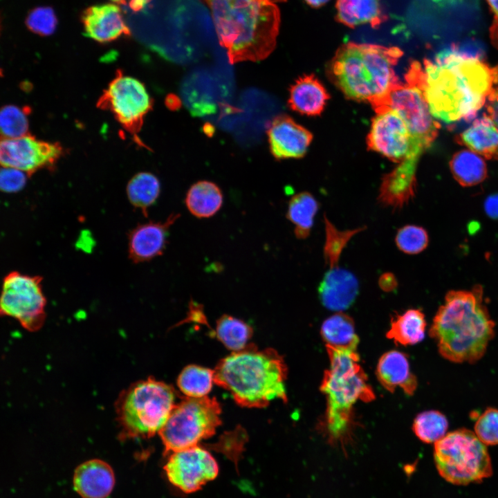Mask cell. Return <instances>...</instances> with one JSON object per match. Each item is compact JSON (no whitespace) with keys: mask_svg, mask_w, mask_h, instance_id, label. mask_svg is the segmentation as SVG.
<instances>
[{"mask_svg":"<svg viewBox=\"0 0 498 498\" xmlns=\"http://www.w3.org/2000/svg\"><path fill=\"white\" fill-rule=\"evenodd\" d=\"M407 72L422 89L433 117L448 123L473 117L498 78L497 68L451 50L439 53L434 62L425 60L423 68L412 62Z\"/></svg>","mask_w":498,"mask_h":498,"instance_id":"6da1fadb","label":"cell"},{"mask_svg":"<svg viewBox=\"0 0 498 498\" xmlns=\"http://www.w3.org/2000/svg\"><path fill=\"white\" fill-rule=\"evenodd\" d=\"M220 44L232 64L257 62L275 49L280 25L278 7L268 0H205Z\"/></svg>","mask_w":498,"mask_h":498,"instance_id":"7a4b0ae2","label":"cell"},{"mask_svg":"<svg viewBox=\"0 0 498 498\" xmlns=\"http://www.w3.org/2000/svg\"><path fill=\"white\" fill-rule=\"evenodd\" d=\"M495 322L483 303V290H450L429 330L439 353L453 362L474 363L486 353Z\"/></svg>","mask_w":498,"mask_h":498,"instance_id":"3957f363","label":"cell"},{"mask_svg":"<svg viewBox=\"0 0 498 498\" xmlns=\"http://www.w3.org/2000/svg\"><path fill=\"white\" fill-rule=\"evenodd\" d=\"M403 54L396 46L348 42L330 62L329 76L346 98L367 102L376 112L399 82L394 68Z\"/></svg>","mask_w":498,"mask_h":498,"instance_id":"277c9868","label":"cell"},{"mask_svg":"<svg viewBox=\"0 0 498 498\" xmlns=\"http://www.w3.org/2000/svg\"><path fill=\"white\" fill-rule=\"evenodd\" d=\"M287 372L285 361L276 350H259L248 344L218 362L214 382L228 390L237 405L262 408L275 399L287 401Z\"/></svg>","mask_w":498,"mask_h":498,"instance_id":"5b68a950","label":"cell"},{"mask_svg":"<svg viewBox=\"0 0 498 498\" xmlns=\"http://www.w3.org/2000/svg\"><path fill=\"white\" fill-rule=\"evenodd\" d=\"M326 348L329 367L320 386L326 400L325 430L331 442L344 443L351 432L354 405L359 400L371 402L376 396L357 351Z\"/></svg>","mask_w":498,"mask_h":498,"instance_id":"8992f818","label":"cell"},{"mask_svg":"<svg viewBox=\"0 0 498 498\" xmlns=\"http://www.w3.org/2000/svg\"><path fill=\"white\" fill-rule=\"evenodd\" d=\"M175 398L171 385L151 377L123 390L115 404L122 438L148 439L158 433L176 405Z\"/></svg>","mask_w":498,"mask_h":498,"instance_id":"52a82bcc","label":"cell"},{"mask_svg":"<svg viewBox=\"0 0 498 498\" xmlns=\"http://www.w3.org/2000/svg\"><path fill=\"white\" fill-rule=\"evenodd\" d=\"M476 435L461 428L434 443V458L440 475L455 485H468L492 475L488 449Z\"/></svg>","mask_w":498,"mask_h":498,"instance_id":"ba28073f","label":"cell"},{"mask_svg":"<svg viewBox=\"0 0 498 498\" xmlns=\"http://www.w3.org/2000/svg\"><path fill=\"white\" fill-rule=\"evenodd\" d=\"M221 407L216 398L187 397L176 404L158 434L166 452L199 445L221 424Z\"/></svg>","mask_w":498,"mask_h":498,"instance_id":"9c48e42d","label":"cell"},{"mask_svg":"<svg viewBox=\"0 0 498 498\" xmlns=\"http://www.w3.org/2000/svg\"><path fill=\"white\" fill-rule=\"evenodd\" d=\"M405 80L406 83L398 82L394 87L376 113L391 109L401 116L412 138V157L419 160L437 136L439 124L433 118L422 89L407 72Z\"/></svg>","mask_w":498,"mask_h":498,"instance_id":"30bf717a","label":"cell"},{"mask_svg":"<svg viewBox=\"0 0 498 498\" xmlns=\"http://www.w3.org/2000/svg\"><path fill=\"white\" fill-rule=\"evenodd\" d=\"M42 277L12 271L3 278L0 302L1 315L16 319L29 331H37L46 319V299Z\"/></svg>","mask_w":498,"mask_h":498,"instance_id":"8fae6325","label":"cell"},{"mask_svg":"<svg viewBox=\"0 0 498 498\" xmlns=\"http://www.w3.org/2000/svg\"><path fill=\"white\" fill-rule=\"evenodd\" d=\"M98 106L110 111L121 126L140 145L138 134L144 118L151 109V99L145 85L134 77L117 72L115 78L100 98Z\"/></svg>","mask_w":498,"mask_h":498,"instance_id":"7c38bea8","label":"cell"},{"mask_svg":"<svg viewBox=\"0 0 498 498\" xmlns=\"http://www.w3.org/2000/svg\"><path fill=\"white\" fill-rule=\"evenodd\" d=\"M164 470L170 483L185 493L199 490L219 472L215 459L199 445L172 452Z\"/></svg>","mask_w":498,"mask_h":498,"instance_id":"4fadbf2b","label":"cell"},{"mask_svg":"<svg viewBox=\"0 0 498 498\" xmlns=\"http://www.w3.org/2000/svg\"><path fill=\"white\" fill-rule=\"evenodd\" d=\"M62 154L59 144L37 140L28 134L16 138H2L1 141L2 167H13L29 175L38 169L54 166Z\"/></svg>","mask_w":498,"mask_h":498,"instance_id":"5bb4252c","label":"cell"},{"mask_svg":"<svg viewBox=\"0 0 498 498\" xmlns=\"http://www.w3.org/2000/svg\"><path fill=\"white\" fill-rule=\"evenodd\" d=\"M367 142L370 149L393 162L410 160L412 138L409 129L401 116L391 109L376 113Z\"/></svg>","mask_w":498,"mask_h":498,"instance_id":"9a60e30c","label":"cell"},{"mask_svg":"<svg viewBox=\"0 0 498 498\" xmlns=\"http://www.w3.org/2000/svg\"><path fill=\"white\" fill-rule=\"evenodd\" d=\"M179 217V214L173 212L164 221L138 224L128 234L129 258L139 264L161 255L167 244L169 228Z\"/></svg>","mask_w":498,"mask_h":498,"instance_id":"2e32d148","label":"cell"},{"mask_svg":"<svg viewBox=\"0 0 498 498\" xmlns=\"http://www.w3.org/2000/svg\"><path fill=\"white\" fill-rule=\"evenodd\" d=\"M267 135L270 152L278 160L304 156L313 140L308 130L285 115L272 120Z\"/></svg>","mask_w":498,"mask_h":498,"instance_id":"e0dca14e","label":"cell"},{"mask_svg":"<svg viewBox=\"0 0 498 498\" xmlns=\"http://www.w3.org/2000/svg\"><path fill=\"white\" fill-rule=\"evenodd\" d=\"M317 290L321 303L326 308L340 312L353 304L358 294L359 283L353 273L335 266L326 272Z\"/></svg>","mask_w":498,"mask_h":498,"instance_id":"ac0fdd59","label":"cell"},{"mask_svg":"<svg viewBox=\"0 0 498 498\" xmlns=\"http://www.w3.org/2000/svg\"><path fill=\"white\" fill-rule=\"evenodd\" d=\"M84 33L98 42H109L129 34L122 11L115 3H104L88 8L83 13Z\"/></svg>","mask_w":498,"mask_h":498,"instance_id":"d6986e66","label":"cell"},{"mask_svg":"<svg viewBox=\"0 0 498 498\" xmlns=\"http://www.w3.org/2000/svg\"><path fill=\"white\" fill-rule=\"evenodd\" d=\"M73 484L82 498H107L115 484L112 468L100 459L86 461L75 470Z\"/></svg>","mask_w":498,"mask_h":498,"instance_id":"ffe728a7","label":"cell"},{"mask_svg":"<svg viewBox=\"0 0 498 498\" xmlns=\"http://www.w3.org/2000/svg\"><path fill=\"white\" fill-rule=\"evenodd\" d=\"M376 377L382 386L391 393L399 387L412 396L418 385L416 377L410 371L407 356L396 350L387 351L380 358Z\"/></svg>","mask_w":498,"mask_h":498,"instance_id":"44dd1931","label":"cell"},{"mask_svg":"<svg viewBox=\"0 0 498 498\" xmlns=\"http://www.w3.org/2000/svg\"><path fill=\"white\" fill-rule=\"evenodd\" d=\"M329 98L325 87L315 75H304L290 87L288 104L294 111L315 116L323 111Z\"/></svg>","mask_w":498,"mask_h":498,"instance_id":"7402d4cb","label":"cell"},{"mask_svg":"<svg viewBox=\"0 0 498 498\" xmlns=\"http://www.w3.org/2000/svg\"><path fill=\"white\" fill-rule=\"evenodd\" d=\"M335 8L337 21L349 28L369 24L376 28L387 19L380 0H336Z\"/></svg>","mask_w":498,"mask_h":498,"instance_id":"603a6c76","label":"cell"},{"mask_svg":"<svg viewBox=\"0 0 498 498\" xmlns=\"http://www.w3.org/2000/svg\"><path fill=\"white\" fill-rule=\"evenodd\" d=\"M320 334L326 347L357 351L359 338L356 333L354 321L342 311L334 313L323 322Z\"/></svg>","mask_w":498,"mask_h":498,"instance_id":"cb8c5ba5","label":"cell"},{"mask_svg":"<svg viewBox=\"0 0 498 498\" xmlns=\"http://www.w3.org/2000/svg\"><path fill=\"white\" fill-rule=\"evenodd\" d=\"M223 196L220 187L213 182L200 181L188 190L185 203L189 212L199 219L210 218L221 209Z\"/></svg>","mask_w":498,"mask_h":498,"instance_id":"d4e9b609","label":"cell"},{"mask_svg":"<svg viewBox=\"0 0 498 498\" xmlns=\"http://www.w3.org/2000/svg\"><path fill=\"white\" fill-rule=\"evenodd\" d=\"M426 325L425 315L421 311L408 309L391 318L386 335L399 344L413 345L424 339Z\"/></svg>","mask_w":498,"mask_h":498,"instance_id":"484cf974","label":"cell"},{"mask_svg":"<svg viewBox=\"0 0 498 498\" xmlns=\"http://www.w3.org/2000/svg\"><path fill=\"white\" fill-rule=\"evenodd\" d=\"M461 139L470 149L488 158L495 156L498 149V129L489 116L476 120Z\"/></svg>","mask_w":498,"mask_h":498,"instance_id":"4316f807","label":"cell"},{"mask_svg":"<svg viewBox=\"0 0 498 498\" xmlns=\"http://www.w3.org/2000/svg\"><path fill=\"white\" fill-rule=\"evenodd\" d=\"M318 209L319 203L309 192L297 193L290 199L286 218L294 225L297 239H304L309 236Z\"/></svg>","mask_w":498,"mask_h":498,"instance_id":"83f0119b","label":"cell"},{"mask_svg":"<svg viewBox=\"0 0 498 498\" xmlns=\"http://www.w3.org/2000/svg\"><path fill=\"white\" fill-rule=\"evenodd\" d=\"M450 169L455 180L462 186L477 185L486 178L487 168L483 158L470 150H461L454 154Z\"/></svg>","mask_w":498,"mask_h":498,"instance_id":"f1b7e54d","label":"cell"},{"mask_svg":"<svg viewBox=\"0 0 498 498\" xmlns=\"http://www.w3.org/2000/svg\"><path fill=\"white\" fill-rule=\"evenodd\" d=\"M160 184L158 178L149 172H140L133 176L127 186L130 203L147 216L148 209L158 199Z\"/></svg>","mask_w":498,"mask_h":498,"instance_id":"f546056e","label":"cell"},{"mask_svg":"<svg viewBox=\"0 0 498 498\" xmlns=\"http://www.w3.org/2000/svg\"><path fill=\"white\" fill-rule=\"evenodd\" d=\"M215 334L220 342L233 352L246 347L253 329L244 321L225 314L216 320Z\"/></svg>","mask_w":498,"mask_h":498,"instance_id":"4dcf8cb0","label":"cell"},{"mask_svg":"<svg viewBox=\"0 0 498 498\" xmlns=\"http://www.w3.org/2000/svg\"><path fill=\"white\" fill-rule=\"evenodd\" d=\"M214 370L191 365L185 367L177 378L180 390L191 398L206 396L212 388Z\"/></svg>","mask_w":498,"mask_h":498,"instance_id":"1f68e13d","label":"cell"},{"mask_svg":"<svg viewBox=\"0 0 498 498\" xmlns=\"http://www.w3.org/2000/svg\"><path fill=\"white\" fill-rule=\"evenodd\" d=\"M325 243L323 248V255L325 264L331 268L338 266L340 255L351 239L356 234L363 231L365 226L352 230L341 231L324 215Z\"/></svg>","mask_w":498,"mask_h":498,"instance_id":"d6a6232c","label":"cell"},{"mask_svg":"<svg viewBox=\"0 0 498 498\" xmlns=\"http://www.w3.org/2000/svg\"><path fill=\"white\" fill-rule=\"evenodd\" d=\"M448 421L444 414L436 410H428L418 414L413 423L415 435L426 443H436L447 433Z\"/></svg>","mask_w":498,"mask_h":498,"instance_id":"836d02e7","label":"cell"},{"mask_svg":"<svg viewBox=\"0 0 498 498\" xmlns=\"http://www.w3.org/2000/svg\"><path fill=\"white\" fill-rule=\"evenodd\" d=\"M2 138H16L28 135L27 113L15 105L4 106L0 113Z\"/></svg>","mask_w":498,"mask_h":498,"instance_id":"e575fe53","label":"cell"},{"mask_svg":"<svg viewBox=\"0 0 498 498\" xmlns=\"http://www.w3.org/2000/svg\"><path fill=\"white\" fill-rule=\"evenodd\" d=\"M397 248L408 255H416L423 251L429 243L427 231L416 225H406L400 228L395 237Z\"/></svg>","mask_w":498,"mask_h":498,"instance_id":"d590c367","label":"cell"},{"mask_svg":"<svg viewBox=\"0 0 498 498\" xmlns=\"http://www.w3.org/2000/svg\"><path fill=\"white\" fill-rule=\"evenodd\" d=\"M474 433L485 445L498 444L497 409L488 408L478 417L474 425Z\"/></svg>","mask_w":498,"mask_h":498,"instance_id":"8d00e7d4","label":"cell"},{"mask_svg":"<svg viewBox=\"0 0 498 498\" xmlns=\"http://www.w3.org/2000/svg\"><path fill=\"white\" fill-rule=\"evenodd\" d=\"M26 24L34 33L43 36L50 35L55 30L57 18L52 8L38 7L28 14Z\"/></svg>","mask_w":498,"mask_h":498,"instance_id":"74e56055","label":"cell"},{"mask_svg":"<svg viewBox=\"0 0 498 498\" xmlns=\"http://www.w3.org/2000/svg\"><path fill=\"white\" fill-rule=\"evenodd\" d=\"M24 172L8 167H3L1 170L0 185L5 192H16L21 190L26 182V176Z\"/></svg>","mask_w":498,"mask_h":498,"instance_id":"f35d334b","label":"cell"},{"mask_svg":"<svg viewBox=\"0 0 498 498\" xmlns=\"http://www.w3.org/2000/svg\"><path fill=\"white\" fill-rule=\"evenodd\" d=\"M488 111L498 129V88L494 89L488 96ZM495 156L498 158V149Z\"/></svg>","mask_w":498,"mask_h":498,"instance_id":"ab89813d","label":"cell"},{"mask_svg":"<svg viewBox=\"0 0 498 498\" xmlns=\"http://www.w3.org/2000/svg\"><path fill=\"white\" fill-rule=\"evenodd\" d=\"M494 15L490 27V37L493 44L498 47V0H486Z\"/></svg>","mask_w":498,"mask_h":498,"instance_id":"60d3db41","label":"cell"},{"mask_svg":"<svg viewBox=\"0 0 498 498\" xmlns=\"http://www.w3.org/2000/svg\"><path fill=\"white\" fill-rule=\"evenodd\" d=\"M378 285L383 291L391 292L397 287L398 282L393 273L387 272L380 277Z\"/></svg>","mask_w":498,"mask_h":498,"instance_id":"b9f144b4","label":"cell"},{"mask_svg":"<svg viewBox=\"0 0 498 498\" xmlns=\"http://www.w3.org/2000/svg\"><path fill=\"white\" fill-rule=\"evenodd\" d=\"M484 206L488 216L498 219V194L489 196L486 199Z\"/></svg>","mask_w":498,"mask_h":498,"instance_id":"7bdbcfd3","label":"cell"},{"mask_svg":"<svg viewBox=\"0 0 498 498\" xmlns=\"http://www.w3.org/2000/svg\"><path fill=\"white\" fill-rule=\"evenodd\" d=\"M311 7L317 8L325 5L329 0H304Z\"/></svg>","mask_w":498,"mask_h":498,"instance_id":"ee69618b","label":"cell"},{"mask_svg":"<svg viewBox=\"0 0 498 498\" xmlns=\"http://www.w3.org/2000/svg\"><path fill=\"white\" fill-rule=\"evenodd\" d=\"M268 1L275 3L276 2H284V1H286V0H268Z\"/></svg>","mask_w":498,"mask_h":498,"instance_id":"f6af8a7d","label":"cell"}]
</instances>
